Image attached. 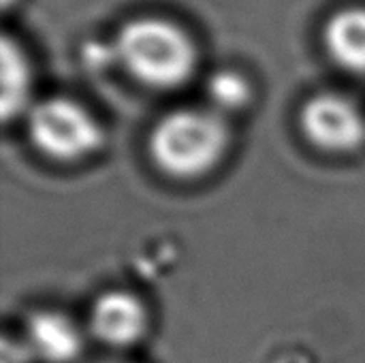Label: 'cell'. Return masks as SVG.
<instances>
[{"instance_id":"52a82bcc","label":"cell","mask_w":365,"mask_h":363,"mask_svg":"<svg viewBox=\"0 0 365 363\" xmlns=\"http://www.w3.org/2000/svg\"><path fill=\"white\" fill-rule=\"evenodd\" d=\"M329 53L344 68L365 73V9H344L325 28Z\"/></svg>"},{"instance_id":"8992f818","label":"cell","mask_w":365,"mask_h":363,"mask_svg":"<svg viewBox=\"0 0 365 363\" xmlns=\"http://www.w3.org/2000/svg\"><path fill=\"white\" fill-rule=\"evenodd\" d=\"M30 351L45 363L73 362L81 351V336L71 319L58 312H36L26 327Z\"/></svg>"},{"instance_id":"277c9868","label":"cell","mask_w":365,"mask_h":363,"mask_svg":"<svg viewBox=\"0 0 365 363\" xmlns=\"http://www.w3.org/2000/svg\"><path fill=\"white\" fill-rule=\"evenodd\" d=\"M306 137L329 152L355 150L365 139L361 111L340 94H317L302 111Z\"/></svg>"},{"instance_id":"30bf717a","label":"cell","mask_w":365,"mask_h":363,"mask_svg":"<svg viewBox=\"0 0 365 363\" xmlns=\"http://www.w3.org/2000/svg\"><path fill=\"white\" fill-rule=\"evenodd\" d=\"M2 2H4V4H9V2H11V0H2Z\"/></svg>"},{"instance_id":"6da1fadb","label":"cell","mask_w":365,"mask_h":363,"mask_svg":"<svg viewBox=\"0 0 365 363\" xmlns=\"http://www.w3.org/2000/svg\"><path fill=\"white\" fill-rule=\"evenodd\" d=\"M113 56L141 83L175 88L195 68V47L184 30L160 17L128 21L113 41Z\"/></svg>"},{"instance_id":"5b68a950","label":"cell","mask_w":365,"mask_h":363,"mask_svg":"<svg viewBox=\"0 0 365 363\" xmlns=\"http://www.w3.org/2000/svg\"><path fill=\"white\" fill-rule=\"evenodd\" d=\"M145 310L137 297L124 291L101 295L90 312L92 334L109 347L135 344L145 332Z\"/></svg>"},{"instance_id":"7a4b0ae2","label":"cell","mask_w":365,"mask_h":363,"mask_svg":"<svg viewBox=\"0 0 365 363\" xmlns=\"http://www.w3.org/2000/svg\"><path fill=\"white\" fill-rule=\"evenodd\" d=\"M227 148L222 120L201 109H178L165 116L150 137L158 169L173 178H197L210 171Z\"/></svg>"},{"instance_id":"3957f363","label":"cell","mask_w":365,"mask_h":363,"mask_svg":"<svg viewBox=\"0 0 365 363\" xmlns=\"http://www.w3.org/2000/svg\"><path fill=\"white\" fill-rule=\"evenodd\" d=\"M30 141L56 160H77L101 145L96 120L71 98H45L28 111Z\"/></svg>"},{"instance_id":"9c48e42d","label":"cell","mask_w":365,"mask_h":363,"mask_svg":"<svg viewBox=\"0 0 365 363\" xmlns=\"http://www.w3.org/2000/svg\"><path fill=\"white\" fill-rule=\"evenodd\" d=\"M207 94L210 101L222 111L242 109L250 101V86L246 77L235 71H216L207 79Z\"/></svg>"},{"instance_id":"ba28073f","label":"cell","mask_w":365,"mask_h":363,"mask_svg":"<svg viewBox=\"0 0 365 363\" xmlns=\"http://www.w3.org/2000/svg\"><path fill=\"white\" fill-rule=\"evenodd\" d=\"M0 73H2V118L9 120L19 113L30 94V71L21 49L11 41L2 39L0 47Z\"/></svg>"}]
</instances>
